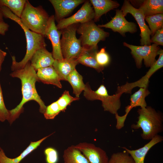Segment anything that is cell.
Wrapping results in <instances>:
<instances>
[{"label":"cell","mask_w":163,"mask_h":163,"mask_svg":"<svg viewBox=\"0 0 163 163\" xmlns=\"http://www.w3.org/2000/svg\"><path fill=\"white\" fill-rule=\"evenodd\" d=\"M10 75L12 77L17 78L21 80L22 95V98L20 103L14 109L9 110L10 117L8 121L10 124L18 118L23 112L24 104L30 101L37 102L40 106V112L43 113L46 106L36 89V83L40 81L36 72L31 65L30 61L28 62L23 68L13 71Z\"/></svg>","instance_id":"obj_1"},{"label":"cell","mask_w":163,"mask_h":163,"mask_svg":"<svg viewBox=\"0 0 163 163\" xmlns=\"http://www.w3.org/2000/svg\"><path fill=\"white\" fill-rule=\"evenodd\" d=\"M0 10L3 17L9 18L16 22L24 31L27 42V50L25 55L20 62L16 61L14 56H12L11 70L13 71L24 68L30 59L35 52L40 48L46 47L44 37L29 29L23 24L21 18L13 14L9 9L4 6H0Z\"/></svg>","instance_id":"obj_2"},{"label":"cell","mask_w":163,"mask_h":163,"mask_svg":"<svg viewBox=\"0 0 163 163\" xmlns=\"http://www.w3.org/2000/svg\"><path fill=\"white\" fill-rule=\"evenodd\" d=\"M138 120L136 124L131 125L134 129L141 128V136L145 140H151L163 131V118L159 113L150 106L138 109Z\"/></svg>","instance_id":"obj_3"},{"label":"cell","mask_w":163,"mask_h":163,"mask_svg":"<svg viewBox=\"0 0 163 163\" xmlns=\"http://www.w3.org/2000/svg\"><path fill=\"white\" fill-rule=\"evenodd\" d=\"M50 17L42 6L34 7L26 0L20 18L29 29L45 37Z\"/></svg>","instance_id":"obj_4"},{"label":"cell","mask_w":163,"mask_h":163,"mask_svg":"<svg viewBox=\"0 0 163 163\" xmlns=\"http://www.w3.org/2000/svg\"><path fill=\"white\" fill-rule=\"evenodd\" d=\"M79 24H73L60 30L62 35L61 48L64 59H76L84 50L80 39L76 36Z\"/></svg>","instance_id":"obj_5"},{"label":"cell","mask_w":163,"mask_h":163,"mask_svg":"<svg viewBox=\"0 0 163 163\" xmlns=\"http://www.w3.org/2000/svg\"><path fill=\"white\" fill-rule=\"evenodd\" d=\"M122 94L116 93L112 95H109L104 85H101L95 91L92 90L88 84H85L84 90V96L89 101L99 100L102 102L104 110L115 114L121 107L120 97Z\"/></svg>","instance_id":"obj_6"},{"label":"cell","mask_w":163,"mask_h":163,"mask_svg":"<svg viewBox=\"0 0 163 163\" xmlns=\"http://www.w3.org/2000/svg\"><path fill=\"white\" fill-rule=\"evenodd\" d=\"M76 32L81 35L79 39L82 46L84 50L98 47L97 44L100 41L105 40L109 36L108 32L99 27L93 20L79 24Z\"/></svg>","instance_id":"obj_7"},{"label":"cell","mask_w":163,"mask_h":163,"mask_svg":"<svg viewBox=\"0 0 163 163\" xmlns=\"http://www.w3.org/2000/svg\"><path fill=\"white\" fill-rule=\"evenodd\" d=\"M123 44L124 46L131 50V53L138 68L142 67L143 60L145 66L150 67L156 61L155 57L158 55V51L160 49L159 46L155 43L141 46L132 45L125 42Z\"/></svg>","instance_id":"obj_8"},{"label":"cell","mask_w":163,"mask_h":163,"mask_svg":"<svg viewBox=\"0 0 163 163\" xmlns=\"http://www.w3.org/2000/svg\"><path fill=\"white\" fill-rule=\"evenodd\" d=\"M121 10L125 17L127 14H131L138 23L140 30V44L142 45H151L150 36L151 32L145 22V16L139 9L134 7L129 1L125 0Z\"/></svg>","instance_id":"obj_9"},{"label":"cell","mask_w":163,"mask_h":163,"mask_svg":"<svg viewBox=\"0 0 163 163\" xmlns=\"http://www.w3.org/2000/svg\"><path fill=\"white\" fill-rule=\"evenodd\" d=\"M92 6L89 1H85L82 7L75 14L58 22L56 25L57 29L60 30L73 24H83L93 20L94 14Z\"/></svg>","instance_id":"obj_10"},{"label":"cell","mask_w":163,"mask_h":163,"mask_svg":"<svg viewBox=\"0 0 163 163\" xmlns=\"http://www.w3.org/2000/svg\"><path fill=\"white\" fill-rule=\"evenodd\" d=\"M159 57L157 60L150 67L145 75L137 81L132 83L126 82L117 88L116 93L122 94L123 93H131L132 90L134 88H147L149 79L151 76L158 70L163 66V50L160 49L158 52Z\"/></svg>","instance_id":"obj_11"},{"label":"cell","mask_w":163,"mask_h":163,"mask_svg":"<svg viewBox=\"0 0 163 163\" xmlns=\"http://www.w3.org/2000/svg\"><path fill=\"white\" fill-rule=\"evenodd\" d=\"M122 11L116 10L115 16L108 22L104 24L98 25L100 27L111 29L114 32H118L123 36H125L126 32L136 33L137 31V26L134 22H129L125 18Z\"/></svg>","instance_id":"obj_12"},{"label":"cell","mask_w":163,"mask_h":163,"mask_svg":"<svg viewBox=\"0 0 163 163\" xmlns=\"http://www.w3.org/2000/svg\"><path fill=\"white\" fill-rule=\"evenodd\" d=\"M74 146L82 153L90 163H108L109 159L106 152L94 144L82 142Z\"/></svg>","instance_id":"obj_13"},{"label":"cell","mask_w":163,"mask_h":163,"mask_svg":"<svg viewBox=\"0 0 163 163\" xmlns=\"http://www.w3.org/2000/svg\"><path fill=\"white\" fill-rule=\"evenodd\" d=\"M61 34V31L57 28L54 15L50 16L45 35L51 41L53 49L52 53L55 60H61L64 59L61 48L60 37Z\"/></svg>","instance_id":"obj_14"},{"label":"cell","mask_w":163,"mask_h":163,"mask_svg":"<svg viewBox=\"0 0 163 163\" xmlns=\"http://www.w3.org/2000/svg\"><path fill=\"white\" fill-rule=\"evenodd\" d=\"M55 11L54 18L57 22L64 18L81 4L84 0H50Z\"/></svg>","instance_id":"obj_15"},{"label":"cell","mask_w":163,"mask_h":163,"mask_svg":"<svg viewBox=\"0 0 163 163\" xmlns=\"http://www.w3.org/2000/svg\"><path fill=\"white\" fill-rule=\"evenodd\" d=\"M54 61L52 53L43 47L35 52L30 61L31 65L37 72L39 69L52 66Z\"/></svg>","instance_id":"obj_16"},{"label":"cell","mask_w":163,"mask_h":163,"mask_svg":"<svg viewBox=\"0 0 163 163\" xmlns=\"http://www.w3.org/2000/svg\"><path fill=\"white\" fill-rule=\"evenodd\" d=\"M163 140V137L158 134L143 146L138 149L131 150L125 147L122 148L131 156L135 163H144L145 156L149 151L154 146Z\"/></svg>","instance_id":"obj_17"},{"label":"cell","mask_w":163,"mask_h":163,"mask_svg":"<svg viewBox=\"0 0 163 163\" xmlns=\"http://www.w3.org/2000/svg\"><path fill=\"white\" fill-rule=\"evenodd\" d=\"M36 72L40 81L45 84H51L61 88L60 79L53 66L38 69Z\"/></svg>","instance_id":"obj_18"},{"label":"cell","mask_w":163,"mask_h":163,"mask_svg":"<svg viewBox=\"0 0 163 163\" xmlns=\"http://www.w3.org/2000/svg\"><path fill=\"white\" fill-rule=\"evenodd\" d=\"M78 63L76 59H63L55 60L52 65L59 76L61 80L67 81L69 75L74 69Z\"/></svg>","instance_id":"obj_19"},{"label":"cell","mask_w":163,"mask_h":163,"mask_svg":"<svg viewBox=\"0 0 163 163\" xmlns=\"http://www.w3.org/2000/svg\"><path fill=\"white\" fill-rule=\"evenodd\" d=\"M89 1L94 8V15L93 21L94 22L99 21L103 14L120 6L117 2L111 0H90Z\"/></svg>","instance_id":"obj_20"},{"label":"cell","mask_w":163,"mask_h":163,"mask_svg":"<svg viewBox=\"0 0 163 163\" xmlns=\"http://www.w3.org/2000/svg\"><path fill=\"white\" fill-rule=\"evenodd\" d=\"M53 133L36 142H31L28 146L18 156L11 158L7 157L3 149L0 147V163H19L25 157L36 149L41 143Z\"/></svg>","instance_id":"obj_21"},{"label":"cell","mask_w":163,"mask_h":163,"mask_svg":"<svg viewBox=\"0 0 163 163\" xmlns=\"http://www.w3.org/2000/svg\"><path fill=\"white\" fill-rule=\"evenodd\" d=\"M98 51V47L89 50H84L76 60L78 63L94 68L98 72H101L104 67L100 66L96 61V55Z\"/></svg>","instance_id":"obj_22"},{"label":"cell","mask_w":163,"mask_h":163,"mask_svg":"<svg viewBox=\"0 0 163 163\" xmlns=\"http://www.w3.org/2000/svg\"><path fill=\"white\" fill-rule=\"evenodd\" d=\"M150 93L147 88H140L138 90L130 96V104L126 107L125 113L123 115L126 117L133 108L138 106L141 108L146 107L147 105L145 98Z\"/></svg>","instance_id":"obj_23"},{"label":"cell","mask_w":163,"mask_h":163,"mask_svg":"<svg viewBox=\"0 0 163 163\" xmlns=\"http://www.w3.org/2000/svg\"><path fill=\"white\" fill-rule=\"evenodd\" d=\"M145 17L163 13V0L144 1L139 8Z\"/></svg>","instance_id":"obj_24"},{"label":"cell","mask_w":163,"mask_h":163,"mask_svg":"<svg viewBox=\"0 0 163 163\" xmlns=\"http://www.w3.org/2000/svg\"><path fill=\"white\" fill-rule=\"evenodd\" d=\"M63 157L64 163H90L74 145L68 147L64 150Z\"/></svg>","instance_id":"obj_25"},{"label":"cell","mask_w":163,"mask_h":163,"mask_svg":"<svg viewBox=\"0 0 163 163\" xmlns=\"http://www.w3.org/2000/svg\"><path fill=\"white\" fill-rule=\"evenodd\" d=\"M67 80L73 88V94L76 97L79 98L80 94L84 90L85 86L82 75L75 69L69 75Z\"/></svg>","instance_id":"obj_26"},{"label":"cell","mask_w":163,"mask_h":163,"mask_svg":"<svg viewBox=\"0 0 163 163\" xmlns=\"http://www.w3.org/2000/svg\"><path fill=\"white\" fill-rule=\"evenodd\" d=\"M26 1V0H0V6L6 7L13 14L20 18Z\"/></svg>","instance_id":"obj_27"},{"label":"cell","mask_w":163,"mask_h":163,"mask_svg":"<svg viewBox=\"0 0 163 163\" xmlns=\"http://www.w3.org/2000/svg\"><path fill=\"white\" fill-rule=\"evenodd\" d=\"M148 22L152 37L158 30L163 27V13L157 14L145 17Z\"/></svg>","instance_id":"obj_28"},{"label":"cell","mask_w":163,"mask_h":163,"mask_svg":"<svg viewBox=\"0 0 163 163\" xmlns=\"http://www.w3.org/2000/svg\"><path fill=\"white\" fill-rule=\"evenodd\" d=\"M108 163H135L131 156L125 150L112 154Z\"/></svg>","instance_id":"obj_29"},{"label":"cell","mask_w":163,"mask_h":163,"mask_svg":"<svg viewBox=\"0 0 163 163\" xmlns=\"http://www.w3.org/2000/svg\"><path fill=\"white\" fill-rule=\"evenodd\" d=\"M79 98L73 97L68 91H65L61 96L56 101L61 111L65 112L67 107L73 101L79 100Z\"/></svg>","instance_id":"obj_30"},{"label":"cell","mask_w":163,"mask_h":163,"mask_svg":"<svg viewBox=\"0 0 163 163\" xmlns=\"http://www.w3.org/2000/svg\"><path fill=\"white\" fill-rule=\"evenodd\" d=\"M61 112L57 102H53L46 106L43 113L45 119H53Z\"/></svg>","instance_id":"obj_31"},{"label":"cell","mask_w":163,"mask_h":163,"mask_svg":"<svg viewBox=\"0 0 163 163\" xmlns=\"http://www.w3.org/2000/svg\"><path fill=\"white\" fill-rule=\"evenodd\" d=\"M96 59L98 64L104 67L108 65L110 62V56L106 52L105 47L101 48L97 53Z\"/></svg>","instance_id":"obj_32"},{"label":"cell","mask_w":163,"mask_h":163,"mask_svg":"<svg viewBox=\"0 0 163 163\" xmlns=\"http://www.w3.org/2000/svg\"><path fill=\"white\" fill-rule=\"evenodd\" d=\"M46 163H57L59 160L58 153L53 147H48L44 150Z\"/></svg>","instance_id":"obj_33"},{"label":"cell","mask_w":163,"mask_h":163,"mask_svg":"<svg viewBox=\"0 0 163 163\" xmlns=\"http://www.w3.org/2000/svg\"><path fill=\"white\" fill-rule=\"evenodd\" d=\"M10 117L9 110L7 109L5 104L0 84V121L3 122L6 120L8 121Z\"/></svg>","instance_id":"obj_34"},{"label":"cell","mask_w":163,"mask_h":163,"mask_svg":"<svg viewBox=\"0 0 163 163\" xmlns=\"http://www.w3.org/2000/svg\"><path fill=\"white\" fill-rule=\"evenodd\" d=\"M150 39L151 43L163 45V27L158 30Z\"/></svg>","instance_id":"obj_35"},{"label":"cell","mask_w":163,"mask_h":163,"mask_svg":"<svg viewBox=\"0 0 163 163\" xmlns=\"http://www.w3.org/2000/svg\"><path fill=\"white\" fill-rule=\"evenodd\" d=\"M9 28V25L7 23L5 22H0V35H5Z\"/></svg>","instance_id":"obj_36"},{"label":"cell","mask_w":163,"mask_h":163,"mask_svg":"<svg viewBox=\"0 0 163 163\" xmlns=\"http://www.w3.org/2000/svg\"><path fill=\"white\" fill-rule=\"evenodd\" d=\"M7 53L0 49V72L2 69V65L3 62Z\"/></svg>","instance_id":"obj_37"},{"label":"cell","mask_w":163,"mask_h":163,"mask_svg":"<svg viewBox=\"0 0 163 163\" xmlns=\"http://www.w3.org/2000/svg\"><path fill=\"white\" fill-rule=\"evenodd\" d=\"M4 22L3 14L0 10V22Z\"/></svg>","instance_id":"obj_38"}]
</instances>
